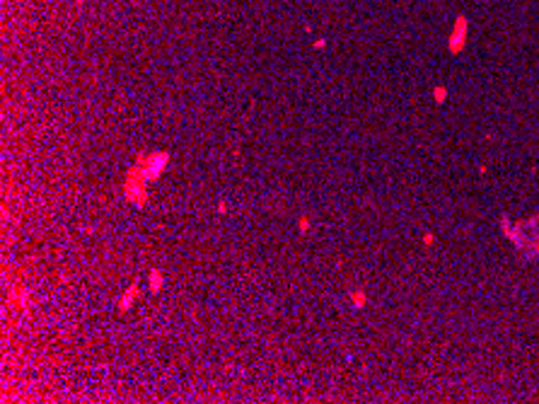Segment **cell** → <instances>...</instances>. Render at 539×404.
Segmentation results:
<instances>
[{"label": "cell", "instance_id": "obj_1", "mask_svg": "<svg viewBox=\"0 0 539 404\" xmlns=\"http://www.w3.org/2000/svg\"><path fill=\"white\" fill-rule=\"evenodd\" d=\"M464 39H467V20L464 17H459L457 20V25H454V31H452V39H450V49H452L454 54L464 46Z\"/></svg>", "mask_w": 539, "mask_h": 404}, {"label": "cell", "instance_id": "obj_2", "mask_svg": "<svg viewBox=\"0 0 539 404\" xmlns=\"http://www.w3.org/2000/svg\"><path fill=\"white\" fill-rule=\"evenodd\" d=\"M445 94H448V92H445V87H435V99H438V102H443V99H445Z\"/></svg>", "mask_w": 539, "mask_h": 404}]
</instances>
